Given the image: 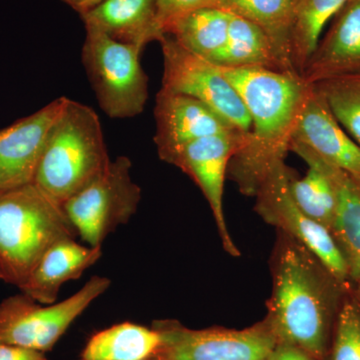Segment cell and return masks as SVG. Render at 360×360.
Returning <instances> with one entry per match:
<instances>
[{
    "label": "cell",
    "instance_id": "6da1fadb",
    "mask_svg": "<svg viewBox=\"0 0 360 360\" xmlns=\"http://www.w3.org/2000/svg\"><path fill=\"white\" fill-rule=\"evenodd\" d=\"M347 288L311 251L279 232L264 321L281 345L324 360Z\"/></svg>",
    "mask_w": 360,
    "mask_h": 360
},
{
    "label": "cell",
    "instance_id": "7a4b0ae2",
    "mask_svg": "<svg viewBox=\"0 0 360 360\" xmlns=\"http://www.w3.org/2000/svg\"><path fill=\"white\" fill-rule=\"evenodd\" d=\"M250 113L251 127L229 162V179L255 196L277 163L285 160L307 84L298 73L265 68H220Z\"/></svg>",
    "mask_w": 360,
    "mask_h": 360
},
{
    "label": "cell",
    "instance_id": "3957f363",
    "mask_svg": "<svg viewBox=\"0 0 360 360\" xmlns=\"http://www.w3.org/2000/svg\"><path fill=\"white\" fill-rule=\"evenodd\" d=\"M110 161L96 111L68 98L49 130L33 184L63 205L103 174Z\"/></svg>",
    "mask_w": 360,
    "mask_h": 360
},
{
    "label": "cell",
    "instance_id": "277c9868",
    "mask_svg": "<svg viewBox=\"0 0 360 360\" xmlns=\"http://www.w3.org/2000/svg\"><path fill=\"white\" fill-rule=\"evenodd\" d=\"M77 236L63 206L34 184L0 191V281L20 288L45 251Z\"/></svg>",
    "mask_w": 360,
    "mask_h": 360
},
{
    "label": "cell",
    "instance_id": "5b68a950",
    "mask_svg": "<svg viewBox=\"0 0 360 360\" xmlns=\"http://www.w3.org/2000/svg\"><path fill=\"white\" fill-rule=\"evenodd\" d=\"M85 30L82 63L101 110L115 120L141 115L148 98V78L141 65V49L98 30Z\"/></svg>",
    "mask_w": 360,
    "mask_h": 360
},
{
    "label": "cell",
    "instance_id": "8992f818",
    "mask_svg": "<svg viewBox=\"0 0 360 360\" xmlns=\"http://www.w3.org/2000/svg\"><path fill=\"white\" fill-rule=\"evenodd\" d=\"M110 285L108 277L92 276L75 295L53 304L22 292L9 296L0 302V342L45 354Z\"/></svg>",
    "mask_w": 360,
    "mask_h": 360
},
{
    "label": "cell",
    "instance_id": "52a82bcc",
    "mask_svg": "<svg viewBox=\"0 0 360 360\" xmlns=\"http://www.w3.org/2000/svg\"><path fill=\"white\" fill-rule=\"evenodd\" d=\"M131 167L127 156L111 160L103 174L61 205L87 245L101 248L110 233L136 213L141 189L132 180Z\"/></svg>",
    "mask_w": 360,
    "mask_h": 360
},
{
    "label": "cell",
    "instance_id": "ba28073f",
    "mask_svg": "<svg viewBox=\"0 0 360 360\" xmlns=\"http://www.w3.org/2000/svg\"><path fill=\"white\" fill-rule=\"evenodd\" d=\"M292 170L281 161L258 188L255 210L266 224L300 241L319 258L322 264L343 285L349 283V270L345 255L333 233L307 217L290 193Z\"/></svg>",
    "mask_w": 360,
    "mask_h": 360
},
{
    "label": "cell",
    "instance_id": "9c48e42d",
    "mask_svg": "<svg viewBox=\"0 0 360 360\" xmlns=\"http://www.w3.org/2000/svg\"><path fill=\"white\" fill-rule=\"evenodd\" d=\"M163 54L162 89L191 96L210 108L234 129L250 132L251 120L243 99L219 66L187 51L170 35L158 40Z\"/></svg>",
    "mask_w": 360,
    "mask_h": 360
},
{
    "label": "cell",
    "instance_id": "30bf717a",
    "mask_svg": "<svg viewBox=\"0 0 360 360\" xmlns=\"http://www.w3.org/2000/svg\"><path fill=\"white\" fill-rule=\"evenodd\" d=\"M162 342L150 360H269L278 341L267 322L241 329H189L158 321Z\"/></svg>",
    "mask_w": 360,
    "mask_h": 360
},
{
    "label": "cell",
    "instance_id": "8fae6325",
    "mask_svg": "<svg viewBox=\"0 0 360 360\" xmlns=\"http://www.w3.org/2000/svg\"><path fill=\"white\" fill-rule=\"evenodd\" d=\"M246 134L240 132L210 135L186 144L167 163L188 175L202 191L212 210L224 250L232 257L240 251L234 245L224 217V182L229 162Z\"/></svg>",
    "mask_w": 360,
    "mask_h": 360
},
{
    "label": "cell",
    "instance_id": "7c38bea8",
    "mask_svg": "<svg viewBox=\"0 0 360 360\" xmlns=\"http://www.w3.org/2000/svg\"><path fill=\"white\" fill-rule=\"evenodd\" d=\"M66 101L68 97H59L0 130V191L33 184L49 130Z\"/></svg>",
    "mask_w": 360,
    "mask_h": 360
},
{
    "label": "cell",
    "instance_id": "4fadbf2b",
    "mask_svg": "<svg viewBox=\"0 0 360 360\" xmlns=\"http://www.w3.org/2000/svg\"><path fill=\"white\" fill-rule=\"evenodd\" d=\"M155 116V146L165 162L180 148L202 137L239 132L200 101L162 89L156 96Z\"/></svg>",
    "mask_w": 360,
    "mask_h": 360
},
{
    "label": "cell",
    "instance_id": "5bb4252c",
    "mask_svg": "<svg viewBox=\"0 0 360 360\" xmlns=\"http://www.w3.org/2000/svg\"><path fill=\"white\" fill-rule=\"evenodd\" d=\"M291 141L360 179V146L341 127L314 85L310 84L305 94Z\"/></svg>",
    "mask_w": 360,
    "mask_h": 360
},
{
    "label": "cell",
    "instance_id": "9a60e30c",
    "mask_svg": "<svg viewBox=\"0 0 360 360\" xmlns=\"http://www.w3.org/2000/svg\"><path fill=\"white\" fill-rule=\"evenodd\" d=\"M360 72V0H349L319 40L300 77L307 84Z\"/></svg>",
    "mask_w": 360,
    "mask_h": 360
},
{
    "label": "cell",
    "instance_id": "2e32d148",
    "mask_svg": "<svg viewBox=\"0 0 360 360\" xmlns=\"http://www.w3.org/2000/svg\"><path fill=\"white\" fill-rule=\"evenodd\" d=\"M101 257V248L80 245L75 238L63 239L45 251L18 288L41 304H53L61 286L80 278Z\"/></svg>",
    "mask_w": 360,
    "mask_h": 360
},
{
    "label": "cell",
    "instance_id": "e0dca14e",
    "mask_svg": "<svg viewBox=\"0 0 360 360\" xmlns=\"http://www.w3.org/2000/svg\"><path fill=\"white\" fill-rule=\"evenodd\" d=\"M80 18L85 28L142 51L149 42L165 35L158 21V0H105Z\"/></svg>",
    "mask_w": 360,
    "mask_h": 360
},
{
    "label": "cell",
    "instance_id": "ac0fdd59",
    "mask_svg": "<svg viewBox=\"0 0 360 360\" xmlns=\"http://www.w3.org/2000/svg\"><path fill=\"white\" fill-rule=\"evenodd\" d=\"M316 156L333 180L338 198L331 233L347 260L350 281L360 290V179Z\"/></svg>",
    "mask_w": 360,
    "mask_h": 360
},
{
    "label": "cell",
    "instance_id": "d6986e66",
    "mask_svg": "<svg viewBox=\"0 0 360 360\" xmlns=\"http://www.w3.org/2000/svg\"><path fill=\"white\" fill-rule=\"evenodd\" d=\"M231 13L219 7L194 9L170 22L165 34L184 49L214 65L229 35Z\"/></svg>",
    "mask_w": 360,
    "mask_h": 360
},
{
    "label": "cell",
    "instance_id": "ffe728a7",
    "mask_svg": "<svg viewBox=\"0 0 360 360\" xmlns=\"http://www.w3.org/2000/svg\"><path fill=\"white\" fill-rule=\"evenodd\" d=\"M290 151L305 161L309 170L302 179L290 180L291 196L298 207L317 224L333 231L338 198L335 184L322 167L319 158L307 146L291 141Z\"/></svg>",
    "mask_w": 360,
    "mask_h": 360
},
{
    "label": "cell",
    "instance_id": "44dd1931",
    "mask_svg": "<svg viewBox=\"0 0 360 360\" xmlns=\"http://www.w3.org/2000/svg\"><path fill=\"white\" fill-rule=\"evenodd\" d=\"M160 329L123 322L96 333L82 350V360H150L160 349Z\"/></svg>",
    "mask_w": 360,
    "mask_h": 360
},
{
    "label": "cell",
    "instance_id": "7402d4cb",
    "mask_svg": "<svg viewBox=\"0 0 360 360\" xmlns=\"http://www.w3.org/2000/svg\"><path fill=\"white\" fill-rule=\"evenodd\" d=\"M214 65L226 68L286 71L267 33L252 21L231 13L226 44Z\"/></svg>",
    "mask_w": 360,
    "mask_h": 360
},
{
    "label": "cell",
    "instance_id": "603a6c76",
    "mask_svg": "<svg viewBox=\"0 0 360 360\" xmlns=\"http://www.w3.org/2000/svg\"><path fill=\"white\" fill-rule=\"evenodd\" d=\"M349 0H292L290 14L291 59L300 75L314 53L324 28Z\"/></svg>",
    "mask_w": 360,
    "mask_h": 360
},
{
    "label": "cell",
    "instance_id": "cb8c5ba5",
    "mask_svg": "<svg viewBox=\"0 0 360 360\" xmlns=\"http://www.w3.org/2000/svg\"><path fill=\"white\" fill-rule=\"evenodd\" d=\"M292 0H215V7L260 26L276 47L283 68L296 72L291 59L290 14Z\"/></svg>",
    "mask_w": 360,
    "mask_h": 360
},
{
    "label": "cell",
    "instance_id": "d4e9b609",
    "mask_svg": "<svg viewBox=\"0 0 360 360\" xmlns=\"http://www.w3.org/2000/svg\"><path fill=\"white\" fill-rule=\"evenodd\" d=\"M321 92L341 127L360 146V72L317 82Z\"/></svg>",
    "mask_w": 360,
    "mask_h": 360
},
{
    "label": "cell",
    "instance_id": "484cf974",
    "mask_svg": "<svg viewBox=\"0 0 360 360\" xmlns=\"http://www.w3.org/2000/svg\"><path fill=\"white\" fill-rule=\"evenodd\" d=\"M330 360H360V302L347 297L336 319Z\"/></svg>",
    "mask_w": 360,
    "mask_h": 360
},
{
    "label": "cell",
    "instance_id": "4316f807",
    "mask_svg": "<svg viewBox=\"0 0 360 360\" xmlns=\"http://www.w3.org/2000/svg\"><path fill=\"white\" fill-rule=\"evenodd\" d=\"M214 6L215 0H158V21L161 30L165 33L170 22L189 11Z\"/></svg>",
    "mask_w": 360,
    "mask_h": 360
},
{
    "label": "cell",
    "instance_id": "83f0119b",
    "mask_svg": "<svg viewBox=\"0 0 360 360\" xmlns=\"http://www.w3.org/2000/svg\"><path fill=\"white\" fill-rule=\"evenodd\" d=\"M0 360H49L44 352L0 342Z\"/></svg>",
    "mask_w": 360,
    "mask_h": 360
},
{
    "label": "cell",
    "instance_id": "f1b7e54d",
    "mask_svg": "<svg viewBox=\"0 0 360 360\" xmlns=\"http://www.w3.org/2000/svg\"><path fill=\"white\" fill-rule=\"evenodd\" d=\"M269 360H314L298 348L278 343Z\"/></svg>",
    "mask_w": 360,
    "mask_h": 360
},
{
    "label": "cell",
    "instance_id": "f546056e",
    "mask_svg": "<svg viewBox=\"0 0 360 360\" xmlns=\"http://www.w3.org/2000/svg\"><path fill=\"white\" fill-rule=\"evenodd\" d=\"M73 11H77L80 16L89 13L92 9L96 8L99 4H103L105 0H61Z\"/></svg>",
    "mask_w": 360,
    "mask_h": 360
},
{
    "label": "cell",
    "instance_id": "4dcf8cb0",
    "mask_svg": "<svg viewBox=\"0 0 360 360\" xmlns=\"http://www.w3.org/2000/svg\"><path fill=\"white\" fill-rule=\"evenodd\" d=\"M357 291H359V298H357V300H359V302H360V290H357Z\"/></svg>",
    "mask_w": 360,
    "mask_h": 360
}]
</instances>
